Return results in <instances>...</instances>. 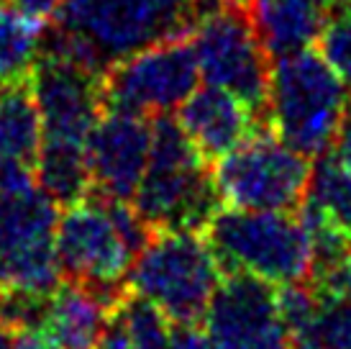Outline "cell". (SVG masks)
I'll return each instance as SVG.
<instances>
[{
  "mask_svg": "<svg viewBox=\"0 0 351 349\" xmlns=\"http://www.w3.org/2000/svg\"><path fill=\"white\" fill-rule=\"evenodd\" d=\"M110 303L88 285L62 280L51 293L44 331L59 349H98Z\"/></svg>",
  "mask_w": 351,
  "mask_h": 349,
  "instance_id": "9a60e30c",
  "label": "cell"
},
{
  "mask_svg": "<svg viewBox=\"0 0 351 349\" xmlns=\"http://www.w3.org/2000/svg\"><path fill=\"white\" fill-rule=\"evenodd\" d=\"M200 326L215 349H293L274 285L246 272H226Z\"/></svg>",
  "mask_w": 351,
  "mask_h": 349,
  "instance_id": "8fae6325",
  "label": "cell"
},
{
  "mask_svg": "<svg viewBox=\"0 0 351 349\" xmlns=\"http://www.w3.org/2000/svg\"><path fill=\"white\" fill-rule=\"evenodd\" d=\"M203 234L223 272H246L274 288L311 280L315 254L300 214L221 205Z\"/></svg>",
  "mask_w": 351,
  "mask_h": 349,
  "instance_id": "5b68a950",
  "label": "cell"
},
{
  "mask_svg": "<svg viewBox=\"0 0 351 349\" xmlns=\"http://www.w3.org/2000/svg\"><path fill=\"white\" fill-rule=\"evenodd\" d=\"M36 183L51 201L64 208L85 198L93 188L88 167V146L64 144L41 139V149L34 165Z\"/></svg>",
  "mask_w": 351,
  "mask_h": 349,
  "instance_id": "ac0fdd59",
  "label": "cell"
},
{
  "mask_svg": "<svg viewBox=\"0 0 351 349\" xmlns=\"http://www.w3.org/2000/svg\"><path fill=\"white\" fill-rule=\"evenodd\" d=\"M152 155V118L106 108L88 136V167L100 195L134 201Z\"/></svg>",
  "mask_w": 351,
  "mask_h": 349,
  "instance_id": "7c38bea8",
  "label": "cell"
},
{
  "mask_svg": "<svg viewBox=\"0 0 351 349\" xmlns=\"http://www.w3.org/2000/svg\"><path fill=\"white\" fill-rule=\"evenodd\" d=\"M300 216L331 226L351 239V170L331 152L315 157Z\"/></svg>",
  "mask_w": 351,
  "mask_h": 349,
  "instance_id": "e0dca14e",
  "label": "cell"
},
{
  "mask_svg": "<svg viewBox=\"0 0 351 349\" xmlns=\"http://www.w3.org/2000/svg\"><path fill=\"white\" fill-rule=\"evenodd\" d=\"M200 67L190 34L169 36L116 59L103 72L106 108L138 116L172 113L195 93Z\"/></svg>",
  "mask_w": 351,
  "mask_h": 349,
  "instance_id": "9c48e42d",
  "label": "cell"
},
{
  "mask_svg": "<svg viewBox=\"0 0 351 349\" xmlns=\"http://www.w3.org/2000/svg\"><path fill=\"white\" fill-rule=\"evenodd\" d=\"M175 118L205 162L221 159L259 128H269L241 98L215 85L195 87Z\"/></svg>",
  "mask_w": 351,
  "mask_h": 349,
  "instance_id": "4fadbf2b",
  "label": "cell"
},
{
  "mask_svg": "<svg viewBox=\"0 0 351 349\" xmlns=\"http://www.w3.org/2000/svg\"><path fill=\"white\" fill-rule=\"evenodd\" d=\"M64 0H10V8L19 10L23 19H29L36 26H49L57 19Z\"/></svg>",
  "mask_w": 351,
  "mask_h": 349,
  "instance_id": "cb8c5ba5",
  "label": "cell"
},
{
  "mask_svg": "<svg viewBox=\"0 0 351 349\" xmlns=\"http://www.w3.org/2000/svg\"><path fill=\"white\" fill-rule=\"evenodd\" d=\"M223 267L200 229H152L128 272V291L172 324H200Z\"/></svg>",
  "mask_w": 351,
  "mask_h": 349,
  "instance_id": "8992f818",
  "label": "cell"
},
{
  "mask_svg": "<svg viewBox=\"0 0 351 349\" xmlns=\"http://www.w3.org/2000/svg\"><path fill=\"white\" fill-rule=\"evenodd\" d=\"M29 82L41 113V139L88 146L90 131L106 111L103 75L64 52L44 47Z\"/></svg>",
  "mask_w": 351,
  "mask_h": 349,
  "instance_id": "30bf717a",
  "label": "cell"
},
{
  "mask_svg": "<svg viewBox=\"0 0 351 349\" xmlns=\"http://www.w3.org/2000/svg\"><path fill=\"white\" fill-rule=\"evenodd\" d=\"M311 170L308 157L285 144L272 128H259L234 152L215 159L210 174L223 205L298 214Z\"/></svg>",
  "mask_w": 351,
  "mask_h": 349,
  "instance_id": "ba28073f",
  "label": "cell"
},
{
  "mask_svg": "<svg viewBox=\"0 0 351 349\" xmlns=\"http://www.w3.org/2000/svg\"><path fill=\"white\" fill-rule=\"evenodd\" d=\"M339 0H244L256 39L272 59L308 49Z\"/></svg>",
  "mask_w": 351,
  "mask_h": 349,
  "instance_id": "5bb4252c",
  "label": "cell"
},
{
  "mask_svg": "<svg viewBox=\"0 0 351 349\" xmlns=\"http://www.w3.org/2000/svg\"><path fill=\"white\" fill-rule=\"evenodd\" d=\"M333 155L339 157L343 165L351 170V100H349V108H346V113H343L341 126H339L336 142H333Z\"/></svg>",
  "mask_w": 351,
  "mask_h": 349,
  "instance_id": "d4e9b609",
  "label": "cell"
},
{
  "mask_svg": "<svg viewBox=\"0 0 351 349\" xmlns=\"http://www.w3.org/2000/svg\"><path fill=\"white\" fill-rule=\"evenodd\" d=\"M44 41V26L31 23L19 10L0 5V82L29 80Z\"/></svg>",
  "mask_w": 351,
  "mask_h": 349,
  "instance_id": "ffe728a7",
  "label": "cell"
},
{
  "mask_svg": "<svg viewBox=\"0 0 351 349\" xmlns=\"http://www.w3.org/2000/svg\"><path fill=\"white\" fill-rule=\"evenodd\" d=\"M134 208L149 229H200L221 208L213 174L169 113L152 118V155Z\"/></svg>",
  "mask_w": 351,
  "mask_h": 349,
  "instance_id": "277c9868",
  "label": "cell"
},
{
  "mask_svg": "<svg viewBox=\"0 0 351 349\" xmlns=\"http://www.w3.org/2000/svg\"><path fill=\"white\" fill-rule=\"evenodd\" d=\"M318 54L351 90V0L336 3L318 34Z\"/></svg>",
  "mask_w": 351,
  "mask_h": 349,
  "instance_id": "44dd1931",
  "label": "cell"
},
{
  "mask_svg": "<svg viewBox=\"0 0 351 349\" xmlns=\"http://www.w3.org/2000/svg\"><path fill=\"white\" fill-rule=\"evenodd\" d=\"M59 205L39 185L23 193L0 190V257L13 247L54 236Z\"/></svg>",
  "mask_w": 351,
  "mask_h": 349,
  "instance_id": "d6986e66",
  "label": "cell"
},
{
  "mask_svg": "<svg viewBox=\"0 0 351 349\" xmlns=\"http://www.w3.org/2000/svg\"><path fill=\"white\" fill-rule=\"evenodd\" d=\"M134 203L90 190L85 198L59 208L54 229L62 280L88 285L108 301L128 288V272L149 239Z\"/></svg>",
  "mask_w": 351,
  "mask_h": 349,
  "instance_id": "7a4b0ae2",
  "label": "cell"
},
{
  "mask_svg": "<svg viewBox=\"0 0 351 349\" xmlns=\"http://www.w3.org/2000/svg\"><path fill=\"white\" fill-rule=\"evenodd\" d=\"M41 113L29 80L0 85V162L36 165L41 149Z\"/></svg>",
  "mask_w": 351,
  "mask_h": 349,
  "instance_id": "2e32d148",
  "label": "cell"
},
{
  "mask_svg": "<svg viewBox=\"0 0 351 349\" xmlns=\"http://www.w3.org/2000/svg\"><path fill=\"white\" fill-rule=\"evenodd\" d=\"M351 90L311 49L277 57L269 72V128L308 159L326 155L336 142Z\"/></svg>",
  "mask_w": 351,
  "mask_h": 349,
  "instance_id": "3957f363",
  "label": "cell"
},
{
  "mask_svg": "<svg viewBox=\"0 0 351 349\" xmlns=\"http://www.w3.org/2000/svg\"><path fill=\"white\" fill-rule=\"evenodd\" d=\"M208 0H64L44 47L106 72L116 59L193 29Z\"/></svg>",
  "mask_w": 351,
  "mask_h": 349,
  "instance_id": "6da1fadb",
  "label": "cell"
},
{
  "mask_svg": "<svg viewBox=\"0 0 351 349\" xmlns=\"http://www.w3.org/2000/svg\"><path fill=\"white\" fill-rule=\"evenodd\" d=\"M0 349H59L44 329H0Z\"/></svg>",
  "mask_w": 351,
  "mask_h": 349,
  "instance_id": "603a6c76",
  "label": "cell"
},
{
  "mask_svg": "<svg viewBox=\"0 0 351 349\" xmlns=\"http://www.w3.org/2000/svg\"><path fill=\"white\" fill-rule=\"evenodd\" d=\"M311 285L323 298L351 303V249L326 264L313 267Z\"/></svg>",
  "mask_w": 351,
  "mask_h": 349,
  "instance_id": "7402d4cb",
  "label": "cell"
},
{
  "mask_svg": "<svg viewBox=\"0 0 351 349\" xmlns=\"http://www.w3.org/2000/svg\"><path fill=\"white\" fill-rule=\"evenodd\" d=\"M187 34L205 85L239 95L264 124H269L267 103L272 67L269 54L256 39L244 0H208Z\"/></svg>",
  "mask_w": 351,
  "mask_h": 349,
  "instance_id": "52a82bcc",
  "label": "cell"
}]
</instances>
